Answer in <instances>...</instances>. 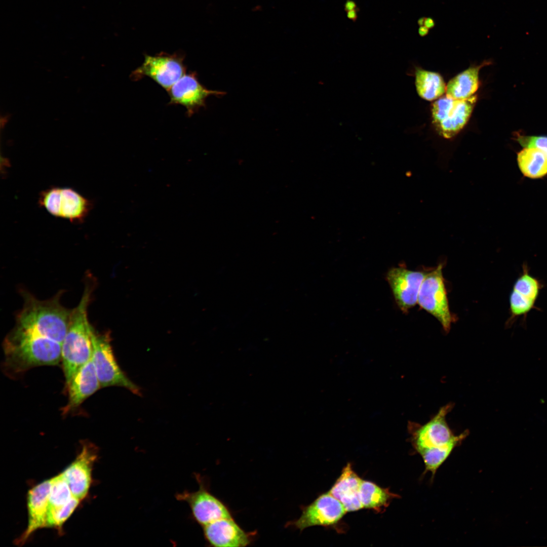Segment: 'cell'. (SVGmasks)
I'll list each match as a JSON object with an SVG mask.
<instances>
[{
  "instance_id": "7c38bea8",
  "label": "cell",
  "mask_w": 547,
  "mask_h": 547,
  "mask_svg": "<svg viewBox=\"0 0 547 547\" xmlns=\"http://www.w3.org/2000/svg\"><path fill=\"white\" fill-rule=\"evenodd\" d=\"M427 273L413 271L405 267L389 269L386 279L398 307L404 312L417 303L419 291Z\"/></svg>"
},
{
  "instance_id": "3957f363",
  "label": "cell",
  "mask_w": 547,
  "mask_h": 547,
  "mask_svg": "<svg viewBox=\"0 0 547 547\" xmlns=\"http://www.w3.org/2000/svg\"><path fill=\"white\" fill-rule=\"evenodd\" d=\"M89 279L78 305L71 309L67 331L61 345V362L66 386L76 372L92 356L91 330L88 308L93 292V280Z\"/></svg>"
},
{
  "instance_id": "d4e9b609",
  "label": "cell",
  "mask_w": 547,
  "mask_h": 547,
  "mask_svg": "<svg viewBox=\"0 0 547 547\" xmlns=\"http://www.w3.org/2000/svg\"><path fill=\"white\" fill-rule=\"evenodd\" d=\"M514 140L523 148L533 147L541 150L547 157V136L525 135L519 132L514 134Z\"/></svg>"
},
{
  "instance_id": "8fae6325",
  "label": "cell",
  "mask_w": 547,
  "mask_h": 547,
  "mask_svg": "<svg viewBox=\"0 0 547 547\" xmlns=\"http://www.w3.org/2000/svg\"><path fill=\"white\" fill-rule=\"evenodd\" d=\"M301 511L300 517L287 522L286 527L302 531L315 526H332L337 523L347 512L342 504L328 492L320 495L309 504L301 507Z\"/></svg>"
},
{
  "instance_id": "4fadbf2b",
  "label": "cell",
  "mask_w": 547,
  "mask_h": 547,
  "mask_svg": "<svg viewBox=\"0 0 547 547\" xmlns=\"http://www.w3.org/2000/svg\"><path fill=\"white\" fill-rule=\"evenodd\" d=\"M523 272L515 281L510 296V317L506 325L511 326L519 317L525 318L533 309L542 288V283L529 272L528 265L524 263Z\"/></svg>"
},
{
  "instance_id": "ac0fdd59",
  "label": "cell",
  "mask_w": 547,
  "mask_h": 547,
  "mask_svg": "<svg viewBox=\"0 0 547 547\" xmlns=\"http://www.w3.org/2000/svg\"><path fill=\"white\" fill-rule=\"evenodd\" d=\"M67 387L68 402L62 409L64 415L75 409L101 387L91 359L76 372Z\"/></svg>"
},
{
  "instance_id": "277c9868",
  "label": "cell",
  "mask_w": 547,
  "mask_h": 547,
  "mask_svg": "<svg viewBox=\"0 0 547 547\" xmlns=\"http://www.w3.org/2000/svg\"><path fill=\"white\" fill-rule=\"evenodd\" d=\"M20 293L23 304L16 315V325L62 344L71 312L61 304L62 292L45 300L25 290Z\"/></svg>"
},
{
  "instance_id": "6da1fadb",
  "label": "cell",
  "mask_w": 547,
  "mask_h": 547,
  "mask_svg": "<svg viewBox=\"0 0 547 547\" xmlns=\"http://www.w3.org/2000/svg\"><path fill=\"white\" fill-rule=\"evenodd\" d=\"M61 345L16 325L3 342L5 370L13 375L38 366L58 365L61 361Z\"/></svg>"
},
{
  "instance_id": "603a6c76",
  "label": "cell",
  "mask_w": 547,
  "mask_h": 547,
  "mask_svg": "<svg viewBox=\"0 0 547 547\" xmlns=\"http://www.w3.org/2000/svg\"><path fill=\"white\" fill-rule=\"evenodd\" d=\"M360 497L363 507L372 509L378 513L384 510L393 498L400 496L390 492L388 488H383L372 482L362 480Z\"/></svg>"
},
{
  "instance_id": "ffe728a7",
  "label": "cell",
  "mask_w": 547,
  "mask_h": 547,
  "mask_svg": "<svg viewBox=\"0 0 547 547\" xmlns=\"http://www.w3.org/2000/svg\"><path fill=\"white\" fill-rule=\"evenodd\" d=\"M484 65L486 63L471 66L451 79L446 85V96L464 100L474 95L479 86V71Z\"/></svg>"
},
{
  "instance_id": "5bb4252c",
  "label": "cell",
  "mask_w": 547,
  "mask_h": 547,
  "mask_svg": "<svg viewBox=\"0 0 547 547\" xmlns=\"http://www.w3.org/2000/svg\"><path fill=\"white\" fill-rule=\"evenodd\" d=\"M97 456V449L85 442L75 459L62 473L72 495L82 500L87 495L92 481V471Z\"/></svg>"
},
{
  "instance_id": "52a82bcc",
  "label": "cell",
  "mask_w": 547,
  "mask_h": 547,
  "mask_svg": "<svg viewBox=\"0 0 547 547\" xmlns=\"http://www.w3.org/2000/svg\"><path fill=\"white\" fill-rule=\"evenodd\" d=\"M476 95L464 100L443 96L432 106L433 123L439 134L446 139L455 136L468 122L477 102Z\"/></svg>"
},
{
  "instance_id": "d6986e66",
  "label": "cell",
  "mask_w": 547,
  "mask_h": 547,
  "mask_svg": "<svg viewBox=\"0 0 547 547\" xmlns=\"http://www.w3.org/2000/svg\"><path fill=\"white\" fill-rule=\"evenodd\" d=\"M362 481L348 463L328 492L342 504L347 512L358 511L363 508L360 497Z\"/></svg>"
},
{
  "instance_id": "2e32d148",
  "label": "cell",
  "mask_w": 547,
  "mask_h": 547,
  "mask_svg": "<svg viewBox=\"0 0 547 547\" xmlns=\"http://www.w3.org/2000/svg\"><path fill=\"white\" fill-rule=\"evenodd\" d=\"M203 527L207 542L215 547H244L254 540L256 531L247 532L233 517L224 518L208 524Z\"/></svg>"
},
{
  "instance_id": "44dd1931",
  "label": "cell",
  "mask_w": 547,
  "mask_h": 547,
  "mask_svg": "<svg viewBox=\"0 0 547 547\" xmlns=\"http://www.w3.org/2000/svg\"><path fill=\"white\" fill-rule=\"evenodd\" d=\"M62 474L51 478L46 527L55 528L56 517L72 496Z\"/></svg>"
},
{
  "instance_id": "5b68a950",
  "label": "cell",
  "mask_w": 547,
  "mask_h": 547,
  "mask_svg": "<svg viewBox=\"0 0 547 547\" xmlns=\"http://www.w3.org/2000/svg\"><path fill=\"white\" fill-rule=\"evenodd\" d=\"M91 340V359L101 387L121 386L140 396V388L126 375L116 362L109 332H98L92 326Z\"/></svg>"
},
{
  "instance_id": "4316f807",
  "label": "cell",
  "mask_w": 547,
  "mask_h": 547,
  "mask_svg": "<svg viewBox=\"0 0 547 547\" xmlns=\"http://www.w3.org/2000/svg\"><path fill=\"white\" fill-rule=\"evenodd\" d=\"M428 29L433 28L435 25V22L431 18H425L424 24Z\"/></svg>"
},
{
  "instance_id": "9c48e42d",
  "label": "cell",
  "mask_w": 547,
  "mask_h": 547,
  "mask_svg": "<svg viewBox=\"0 0 547 547\" xmlns=\"http://www.w3.org/2000/svg\"><path fill=\"white\" fill-rule=\"evenodd\" d=\"M184 56L181 54L161 53L146 55L142 65L130 75L133 81L148 77L167 91L185 73Z\"/></svg>"
},
{
  "instance_id": "8992f818",
  "label": "cell",
  "mask_w": 547,
  "mask_h": 547,
  "mask_svg": "<svg viewBox=\"0 0 547 547\" xmlns=\"http://www.w3.org/2000/svg\"><path fill=\"white\" fill-rule=\"evenodd\" d=\"M38 204L52 216L73 223L84 222L93 207L90 200L74 189L58 186L42 191Z\"/></svg>"
},
{
  "instance_id": "83f0119b",
  "label": "cell",
  "mask_w": 547,
  "mask_h": 547,
  "mask_svg": "<svg viewBox=\"0 0 547 547\" xmlns=\"http://www.w3.org/2000/svg\"><path fill=\"white\" fill-rule=\"evenodd\" d=\"M345 10L347 12L351 10H355L356 8V4L352 1H348L345 4Z\"/></svg>"
},
{
  "instance_id": "30bf717a",
  "label": "cell",
  "mask_w": 547,
  "mask_h": 547,
  "mask_svg": "<svg viewBox=\"0 0 547 547\" xmlns=\"http://www.w3.org/2000/svg\"><path fill=\"white\" fill-rule=\"evenodd\" d=\"M197 478L200 486L198 490L184 491L176 496L189 504L194 520L203 527L220 519L233 517L227 504L210 492L199 475Z\"/></svg>"
},
{
  "instance_id": "484cf974",
  "label": "cell",
  "mask_w": 547,
  "mask_h": 547,
  "mask_svg": "<svg viewBox=\"0 0 547 547\" xmlns=\"http://www.w3.org/2000/svg\"><path fill=\"white\" fill-rule=\"evenodd\" d=\"M81 500L73 496L70 498L68 502L58 513L55 519V528L61 530L64 523L70 516Z\"/></svg>"
},
{
  "instance_id": "cb8c5ba5",
  "label": "cell",
  "mask_w": 547,
  "mask_h": 547,
  "mask_svg": "<svg viewBox=\"0 0 547 547\" xmlns=\"http://www.w3.org/2000/svg\"><path fill=\"white\" fill-rule=\"evenodd\" d=\"M415 74L416 89L421 98L433 101L440 98L446 92V85L439 73L416 69Z\"/></svg>"
},
{
  "instance_id": "e0dca14e",
  "label": "cell",
  "mask_w": 547,
  "mask_h": 547,
  "mask_svg": "<svg viewBox=\"0 0 547 547\" xmlns=\"http://www.w3.org/2000/svg\"><path fill=\"white\" fill-rule=\"evenodd\" d=\"M51 479H47L35 486L28 492L27 504L28 525L24 533L17 540L23 544L35 530L46 527Z\"/></svg>"
},
{
  "instance_id": "7a4b0ae2",
  "label": "cell",
  "mask_w": 547,
  "mask_h": 547,
  "mask_svg": "<svg viewBox=\"0 0 547 547\" xmlns=\"http://www.w3.org/2000/svg\"><path fill=\"white\" fill-rule=\"evenodd\" d=\"M452 406L449 404L442 407L431 420L423 425L410 422L408 425L410 442L424 464L423 474L431 472L432 479L453 450L468 434L465 431L459 435H455L449 427L446 416Z\"/></svg>"
},
{
  "instance_id": "ba28073f",
  "label": "cell",
  "mask_w": 547,
  "mask_h": 547,
  "mask_svg": "<svg viewBox=\"0 0 547 547\" xmlns=\"http://www.w3.org/2000/svg\"><path fill=\"white\" fill-rule=\"evenodd\" d=\"M442 268V264H440L427 273L419 291L417 303L435 317L444 330L448 332L453 317L449 310Z\"/></svg>"
},
{
  "instance_id": "9a60e30c",
  "label": "cell",
  "mask_w": 547,
  "mask_h": 547,
  "mask_svg": "<svg viewBox=\"0 0 547 547\" xmlns=\"http://www.w3.org/2000/svg\"><path fill=\"white\" fill-rule=\"evenodd\" d=\"M167 92L170 98L169 104L183 106L189 116L205 106L208 97L222 94V92L205 88L200 84L194 72L184 74Z\"/></svg>"
},
{
  "instance_id": "7402d4cb",
  "label": "cell",
  "mask_w": 547,
  "mask_h": 547,
  "mask_svg": "<svg viewBox=\"0 0 547 547\" xmlns=\"http://www.w3.org/2000/svg\"><path fill=\"white\" fill-rule=\"evenodd\" d=\"M517 161L520 171L527 178L539 179L547 175V157L538 148H523L517 153Z\"/></svg>"
},
{
  "instance_id": "f1b7e54d",
  "label": "cell",
  "mask_w": 547,
  "mask_h": 547,
  "mask_svg": "<svg viewBox=\"0 0 547 547\" xmlns=\"http://www.w3.org/2000/svg\"><path fill=\"white\" fill-rule=\"evenodd\" d=\"M429 29L424 25H422L420 27L418 30V33L420 36H423L426 35L428 32Z\"/></svg>"
}]
</instances>
